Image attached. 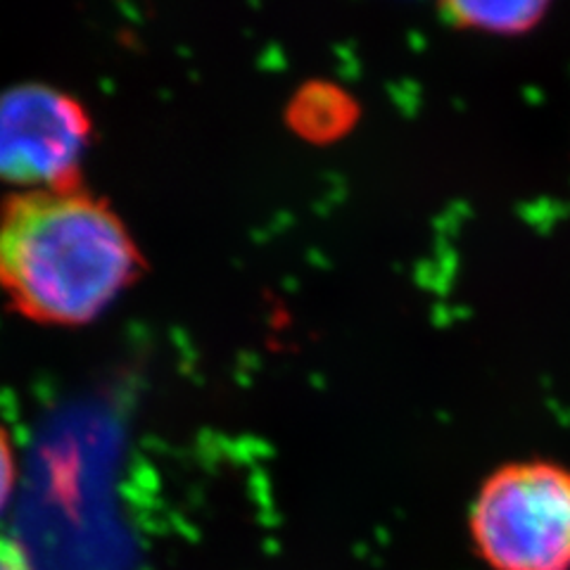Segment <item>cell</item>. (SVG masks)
Wrapping results in <instances>:
<instances>
[{"label": "cell", "instance_id": "6da1fadb", "mask_svg": "<svg viewBox=\"0 0 570 570\" xmlns=\"http://www.w3.org/2000/svg\"><path fill=\"white\" fill-rule=\"evenodd\" d=\"M146 269L129 226L81 181L0 203V293L36 324H91Z\"/></svg>", "mask_w": 570, "mask_h": 570}, {"label": "cell", "instance_id": "7a4b0ae2", "mask_svg": "<svg viewBox=\"0 0 570 570\" xmlns=\"http://www.w3.org/2000/svg\"><path fill=\"white\" fill-rule=\"evenodd\" d=\"M469 534L490 570H570V469L511 461L478 488Z\"/></svg>", "mask_w": 570, "mask_h": 570}, {"label": "cell", "instance_id": "3957f363", "mask_svg": "<svg viewBox=\"0 0 570 570\" xmlns=\"http://www.w3.org/2000/svg\"><path fill=\"white\" fill-rule=\"evenodd\" d=\"M94 119L79 98L48 83L0 94V181L27 188L81 181Z\"/></svg>", "mask_w": 570, "mask_h": 570}, {"label": "cell", "instance_id": "277c9868", "mask_svg": "<svg viewBox=\"0 0 570 570\" xmlns=\"http://www.w3.org/2000/svg\"><path fill=\"white\" fill-rule=\"evenodd\" d=\"M288 127L309 142L343 138L360 119V105L331 81H307L285 107Z\"/></svg>", "mask_w": 570, "mask_h": 570}, {"label": "cell", "instance_id": "5b68a950", "mask_svg": "<svg viewBox=\"0 0 570 570\" xmlns=\"http://www.w3.org/2000/svg\"><path fill=\"white\" fill-rule=\"evenodd\" d=\"M440 20L459 31H478L488 36H523L532 31L549 12L540 0L523 3H463L450 0L440 6Z\"/></svg>", "mask_w": 570, "mask_h": 570}, {"label": "cell", "instance_id": "8992f818", "mask_svg": "<svg viewBox=\"0 0 570 570\" xmlns=\"http://www.w3.org/2000/svg\"><path fill=\"white\" fill-rule=\"evenodd\" d=\"M17 480V463H14V450L10 442V433L0 423V511L10 502L12 490Z\"/></svg>", "mask_w": 570, "mask_h": 570}, {"label": "cell", "instance_id": "52a82bcc", "mask_svg": "<svg viewBox=\"0 0 570 570\" xmlns=\"http://www.w3.org/2000/svg\"><path fill=\"white\" fill-rule=\"evenodd\" d=\"M0 570H33L24 547L3 534H0Z\"/></svg>", "mask_w": 570, "mask_h": 570}]
</instances>
